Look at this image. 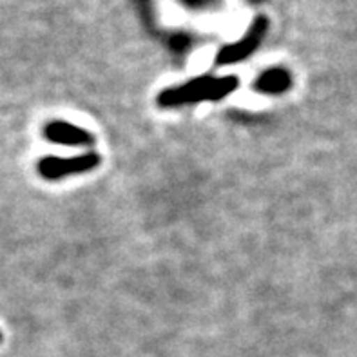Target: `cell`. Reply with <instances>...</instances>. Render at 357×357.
<instances>
[{
    "label": "cell",
    "instance_id": "obj_1",
    "mask_svg": "<svg viewBox=\"0 0 357 357\" xmlns=\"http://www.w3.org/2000/svg\"><path fill=\"white\" fill-rule=\"evenodd\" d=\"M238 87L236 77H199L195 80L181 84L176 87H169L162 91L158 96V104L162 107H178V105L198 104V102H213L229 96Z\"/></svg>",
    "mask_w": 357,
    "mask_h": 357
},
{
    "label": "cell",
    "instance_id": "obj_2",
    "mask_svg": "<svg viewBox=\"0 0 357 357\" xmlns=\"http://www.w3.org/2000/svg\"><path fill=\"white\" fill-rule=\"evenodd\" d=\"M98 163L100 156L96 153H86L80 156H73V158L47 156L38 162V174L45 180H60L63 176L93 171Z\"/></svg>",
    "mask_w": 357,
    "mask_h": 357
},
{
    "label": "cell",
    "instance_id": "obj_3",
    "mask_svg": "<svg viewBox=\"0 0 357 357\" xmlns=\"http://www.w3.org/2000/svg\"><path fill=\"white\" fill-rule=\"evenodd\" d=\"M265 31H267V18H256L249 31H247V35H245L241 40H238L236 44L225 45V47L218 53L216 62L220 63V66H229V63L240 62V60L247 59V56L252 54V51L261 44Z\"/></svg>",
    "mask_w": 357,
    "mask_h": 357
},
{
    "label": "cell",
    "instance_id": "obj_4",
    "mask_svg": "<svg viewBox=\"0 0 357 357\" xmlns=\"http://www.w3.org/2000/svg\"><path fill=\"white\" fill-rule=\"evenodd\" d=\"M45 138L53 144L60 145H91L95 142L93 135L73 123L63 122V120H54L50 122L44 129Z\"/></svg>",
    "mask_w": 357,
    "mask_h": 357
},
{
    "label": "cell",
    "instance_id": "obj_5",
    "mask_svg": "<svg viewBox=\"0 0 357 357\" xmlns=\"http://www.w3.org/2000/svg\"><path fill=\"white\" fill-rule=\"evenodd\" d=\"M290 86H292V77L283 68L268 69V71L263 73L261 77L256 78V84H254V87L265 95H281L287 89H290Z\"/></svg>",
    "mask_w": 357,
    "mask_h": 357
},
{
    "label": "cell",
    "instance_id": "obj_6",
    "mask_svg": "<svg viewBox=\"0 0 357 357\" xmlns=\"http://www.w3.org/2000/svg\"><path fill=\"white\" fill-rule=\"evenodd\" d=\"M0 340H2V334H0Z\"/></svg>",
    "mask_w": 357,
    "mask_h": 357
}]
</instances>
